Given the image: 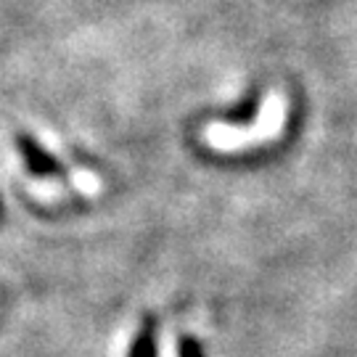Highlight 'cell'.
Wrapping results in <instances>:
<instances>
[{
  "label": "cell",
  "instance_id": "6da1fadb",
  "mask_svg": "<svg viewBox=\"0 0 357 357\" xmlns=\"http://www.w3.org/2000/svg\"><path fill=\"white\" fill-rule=\"evenodd\" d=\"M283 119H286V103L278 93H270L265 106H262V114H259V122L255 128H228V125H209L206 128V141L212 143L215 149H225V151H233V149H246L252 143H262L278 135L283 130Z\"/></svg>",
  "mask_w": 357,
  "mask_h": 357
},
{
  "label": "cell",
  "instance_id": "7a4b0ae2",
  "mask_svg": "<svg viewBox=\"0 0 357 357\" xmlns=\"http://www.w3.org/2000/svg\"><path fill=\"white\" fill-rule=\"evenodd\" d=\"M130 357H156V323H153V318H146L135 344L130 349Z\"/></svg>",
  "mask_w": 357,
  "mask_h": 357
},
{
  "label": "cell",
  "instance_id": "3957f363",
  "mask_svg": "<svg viewBox=\"0 0 357 357\" xmlns=\"http://www.w3.org/2000/svg\"><path fill=\"white\" fill-rule=\"evenodd\" d=\"M22 151L26 153V159H29L32 169H45V172H53V169H56V165H53L51 156L40 151L38 143L32 141V138H22Z\"/></svg>",
  "mask_w": 357,
  "mask_h": 357
},
{
  "label": "cell",
  "instance_id": "277c9868",
  "mask_svg": "<svg viewBox=\"0 0 357 357\" xmlns=\"http://www.w3.org/2000/svg\"><path fill=\"white\" fill-rule=\"evenodd\" d=\"M75 183H77V188H79L82 193H96V191H98V178H96V175H90V172H85V169H77Z\"/></svg>",
  "mask_w": 357,
  "mask_h": 357
},
{
  "label": "cell",
  "instance_id": "5b68a950",
  "mask_svg": "<svg viewBox=\"0 0 357 357\" xmlns=\"http://www.w3.org/2000/svg\"><path fill=\"white\" fill-rule=\"evenodd\" d=\"M180 357H204L202 344L196 339H183L180 342Z\"/></svg>",
  "mask_w": 357,
  "mask_h": 357
}]
</instances>
